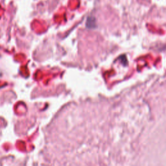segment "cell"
Returning a JSON list of instances; mask_svg holds the SVG:
<instances>
[{"label":"cell","mask_w":166,"mask_h":166,"mask_svg":"<svg viewBox=\"0 0 166 166\" xmlns=\"http://www.w3.org/2000/svg\"><path fill=\"white\" fill-rule=\"evenodd\" d=\"M95 23V19L94 18H88L87 20V26L88 27H92L93 26V24Z\"/></svg>","instance_id":"cell-1"}]
</instances>
